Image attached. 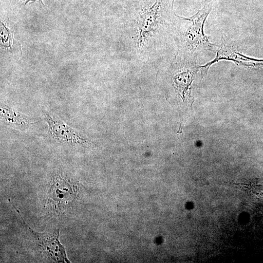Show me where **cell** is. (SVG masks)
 Returning <instances> with one entry per match:
<instances>
[{"mask_svg":"<svg viewBox=\"0 0 263 263\" xmlns=\"http://www.w3.org/2000/svg\"><path fill=\"white\" fill-rule=\"evenodd\" d=\"M174 0H143L132 23V39L139 56L148 57L168 35L174 32L179 17L173 9Z\"/></svg>","mask_w":263,"mask_h":263,"instance_id":"6da1fadb","label":"cell"},{"mask_svg":"<svg viewBox=\"0 0 263 263\" xmlns=\"http://www.w3.org/2000/svg\"><path fill=\"white\" fill-rule=\"evenodd\" d=\"M217 0H205L204 6L189 18L179 17L175 29L178 50L176 56L196 59L203 51H212L216 45L211 43L204 33V24Z\"/></svg>","mask_w":263,"mask_h":263,"instance_id":"7a4b0ae2","label":"cell"},{"mask_svg":"<svg viewBox=\"0 0 263 263\" xmlns=\"http://www.w3.org/2000/svg\"><path fill=\"white\" fill-rule=\"evenodd\" d=\"M42 115L48 125V133L57 143L74 146L88 147L92 143L83 134L73 129L46 110Z\"/></svg>","mask_w":263,"mask_h":263,"instance_id":"3957f363","label":"cell"},{"mask_svg":"<svg viewBox=\"0 0 263 263\" xmlns=\"http://www.w3.org/2000/svg\"><path fill=\"white\" fill-rule=\"evenodd\" d=\"M221 60L232 61L237 65L249 68L263 67V59H257L244 55L237 46L226 36H222V42L215 58L207 64L200 66L202 75H206L210 66Z\"/></svg>","mask_w":263,"mask_h":263,"instance_id":"277c9868","label":"cell"},{"mask_svg":"<svg viewBox=\"0 0 263 263\" xmlns=\"http://www.w3.org/2000/svg\"><path fill=\"white\" fill-rule=\"evenodd\" d=\"M35 235L39 244L45 253L56 262H70L66 257L64 247L59 241V230L53 233L37 232L28 226Z\"/></svg>","mask_w":263,"mask_h":263,"instance_id":"5b68a950","label":"cell"},{"mask_svg":"<svg viewBox=\"0 0 263 263\" xmlns=\"http://www.w3.org/2000/svg\"><path fill=\"white\" fill-rule=\"evenodd\" d=\"M72 186L66 178L60 175L56 176L49 191V201L56 207H60L71 201L74 195Z\"/></svg>","mask_w":263,"mask_h":263,"instance_id":"8992f818","label":"cell"},{"mask_svg":"<svg viewBox=\"0 0 263 263\" xmlns=\"http://www.w3.org/2000/svg\"><path fill=\"white\" fill-rule=\"evenodd\" d=\"M0 117L4 125L20 131L29 130L32 125L30 117L3 103L0 105Z\"/></svg>","mask_w":263,"mask_h":263,"instance_id":"52a82bcc","label":"cell"},{"mask_svg":"<svg viewBox=\"0 0 263 263\" xmlns=\"http://www.w3.org/2000/svg\"><path fill=\"white\" fill-rule=\"evenodd\" d=\"M30 0H32V1H35V0H27L26 1V2H25V3H26L27 2H29V1H30ZM40 0V1L41 0H41Z\"/></svg>","mask_w":263,"mask_h":263,"instance_id":"ba28073f","label":"cell"}]
</instances>
